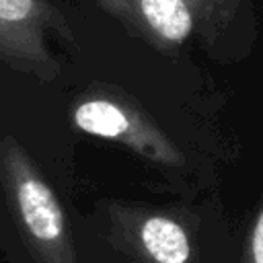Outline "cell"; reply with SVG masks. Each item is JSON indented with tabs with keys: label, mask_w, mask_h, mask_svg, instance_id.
Here are the masks:
<instances>
[{
	"label": "cell",
	"mask_w": 263,
	"mask_h": 263,
	"mask_svg": "<svg viewBox=\"0 0 263 263\" xmlns=\"http://www.w3.org/2000/svg\"><path fill=\"white\" fill-rule=\"evenodd\" d=\"M115 8L160 49L181 47L203 25V0H115Z\"/></svg>",
	"instance_id": "5b68a950"
},
{
	"label": "cell",
	"mask_w": 263,
	"mask_h": 263,
	"mask_svg": "<svg viewBox=\"0 0 263 263\" xmlns=\"http://www.w3.org/2000/svg\"><path fill=\"white\" fill-rule=\"evenodd\" d=\"M103 238L123 263H208L197 212L183 203L109 199Z\"/></svg>",
	"instance_id": "6da1fadb"
},
{
	"label": "cell",
	"mask_w": 263,
	"mask_h": 263,
	"mask_svg": "<svg viewBox=\"0 0 263 263\" xmlns=\"http://www.w3.org/2000/svg\"><path fill=\"white\" fill-rule=\"evenodd\" d=\"M238 263H263V193L247 224L238 253Z\"/></svg>",
	"instance_id": "8992f818"
},
{
	"label": "cell",
	"mask_w": 263,
	"mask_h": 263,
	"mask_svg": "<svg viewBox=\"0 0 263 263\" xmlns=\"http://www.w3.org/2000/svg\"><path fill=\"white\" fill-rule=\"evenodd\" d=\"M0 187L21 240L35 263H80L55 191L12 136H0Z\"/></svg>",
	"instance_id": "7a4b0ae2"
},
{
	"label": "cell",
	"mask_w": 263,
	"mask_h": 263,
	"mask_svg": "<svg viewBox=\"0 0 263 263\" xmlns=\"http://www.w3.org/2000/svg\"><path fill=\"white\" fill-rule=\"evenodd\" d=\"M45 27L43 0H0V58L43 82H51L60 66L45 45Z\"/></svg>",
	"instance_id": "277c9868"
},
{
	"label": "cell",
	"mask_w": 263,
	"mask_h": 263,
	"mask_svg": "<svg viewBox=\"0 0 263 263\" xmlns=\"http://www.w3.org/2000/svg\"><path fill=\"white\" fill-rule=\"evenodd\" d=\"M72 123L82 134L127 148L168 179H181L191 171L177 138L123 95L97 92L84 97L72 109Z\"/></svg>",
	"instance_id": "3957f363"
}]
</instances>
